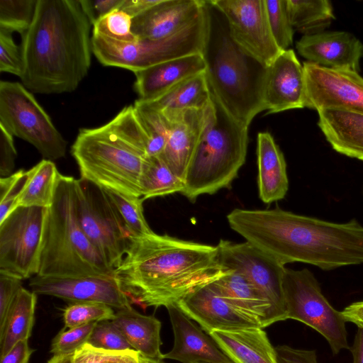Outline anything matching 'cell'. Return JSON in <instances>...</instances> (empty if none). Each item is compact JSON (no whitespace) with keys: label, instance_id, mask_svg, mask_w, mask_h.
Returning a JSON list of instances; mask_svg holds the SVG:
<instances>
[{"label":"cell","instance_id":"cell-1","mask_svg":"<svg viewBox=\"0 0 363 363\" xmlns=\"http://www.w3.org/2000/svg\"><path fill=\"white\" fill-rule=\"evenodd\" d=\"M129 240L114 275L130 303L143 307L177 304L230 271L220 263L217 246L154 232Z\"/></svg>","mask_w":363,"mask_h":363},{"label":"cell","instance_id":"cell-2","mask_svg":"<svg viewBox=\"0 0 363 363\" xmlns=\"http://www.w3.org/2000/svg\"><path fill=\"white\" fill-rule=\"evenodd\" d=\"M232 230L283 264L303 262L323 270L363 264V225L337 223L279 208H235L227 216Z\"/></svg>","mask_w":363,"mask_h":363},{"label":"cell","instance_id":"cell-3","mask_svg":"<svg viewBox=\"0 0 363 363\" xmlns=\"http://www.w3.org/2000/svg\"><path fill=\"white\" fill-rule=\"evenodd\" d=\"M91 26L79 0H38L21 35L23 85L35 94L74 91L91 64Z\"/></svg>","mask_w":363,"mask_h":363},{"label":"cell","instance_id":"cell-4","mask_svg":"<svg viewBox=\"0 0 363 363\" xmlns=\"http://www.w3.org/2000/svg\"><path fill=\"white\" fill-rule=\"evenodd\" d=\"M71 153L80 179L106 190L142 197L147 138L133 105L100 127L80 129Z\"/></svg>","mask_w":363,"mask_h":363},{"label":"cell","instance_id":"cell-5","mask_svg":"<svg viewBox=\"0 0 363 363\" xmlns=\"http://www.w3.org/2000/svg\"><path fill=\"white\" fill-rule=\"evenodd\" d=\"M207 29L201 51L211 94L236 121L249 127L265 110L263 93L267 66L232 39L225 16L206 1Z\"/></svg>","mask_w":363,"mask_h":363},{"label":"cell","instance_id":"cell-6","mask_svg":"<svg viewBox=\"0 0 363 363\" xmlns=\"http://www.w3.org/2000/svg\"><path fill=\"white\" fill-rule=\"evenodd\" d=\"M77 179L61 174L48 208L38 276H111V268L82 230L77 218Z\"/></svg>","mask_w":363,"mask_h":363},{"label":"cell","instance_id":"cell-7","mask_svg":"<svg viewBox=\"0 0 363 363\" xmlns=\"http://www.w3.org/2000/svg\"><path fill=\"white\" fill-rule=\"evenodd\" d=\"M211 99L210 115L184 179L182 194L191 201L228 187L246 159L248 127L230 116L212 94Z\"/></svg>","mask_w":363,"mask_h":363},{"label":"cell","instance_id":"cell-8","mask_svg":"<svg viewBox=\"0 0 363 363\" xmlns=\"http://www.w3.org/2000/svg\"><path fill=\"white\" fill-rule=\"evenodd\" d=\"M207 29L204 11L193 24L169 38L133 42L116 40L92 33L93 54L104 66L135 72L182 57L201 53Z\"/></svg>","mask_w":363,"mask_h":363},{"label":"cell","instance_id":"cell-9","mask_svg":"<svg viewBox=\"0 0 363 363\" xmlns=\"http://www.w3.org/2000/svg\"><path fill=\"white\" fill-rule=\"evenodd\" d=\"M0 125L34 146L46 160H58L66 154L67 141L32 92L20 82H0Z\"/></svg>","mask_w":363,"mask_h":363},{"label":"cell","instance_id":"cell-10","mask_svg":"<svg viewBox=\"0 0 363 363\" xmlns=\"http://www.w3.org/2000/svg\"><path fill=\"white\" fill-rule=\"evenodd\" d=\"M282 287L286 319L298 320L318 332L333 354L350 349L346 321L341 311L334 308L323 294L311 271L286 268Z\"/></svg>","mask_w":363,"mask_h":363},{"label":"cell","instance_id":"cell-11","mask_svg":"<svg viewBox=\"0 0 363 363\" xmlns=\"http://www.w3.org/2000/svg\"><path fill=\"white\" fill-rule=\"evenodd\" d=\"M76 192L79 223L107 264L115 270L130 242L125 225L104 189L79 179Z\"/></svg>","mask_w":363,"mask_h":363},{"label":"cell","instance_id":"cell-12","mask_svg":"<svg viewBox=\"0 0 363 363\" xmlns=\"http://www.w3.org/2000/svg\"><path fill=\"white\" fill-rule=\"evenodd\" d=\"M47 213L18 206L0 223V271L22 280L38 274Z\"/></svg>","mask_w":363,"mask_h":363},{"label":"cell","instance_id":"cell-13","mask_svg":"<svg viewBox=\"0 0 363 363\" xmlns=\"http://www.w3.org/2000/svg\"><path fill=\"white\" fill-rule=\"evenodd\" d=\"M225 16L233 41L266 66L282 52L269 26L264 0H211Z\"/></svg>","mask_w":363,"mask_h":363},{"label":"cell","instance_id":"cell-14","mask_svg":"<svg viewBox=\"0 0 363 363\" xmlns=\"http://www.w3.org/2000/svg\"><path fill=\"white\" fill-rule=\"evenodd\" d=\"M217 247L221 265L245 275L269 299L281 320H286L282 287L285 265L247 241L220 240Z\"/></svg>","mask_w":363,"mask_h":363},{"label":"cell","instance_id":"cell-15","mask_svg":"<svg viewBox=\"0 0 363 363\" xmlns=\"http://www.w3.org/2000/svg\"><path fill=\"white\" fill-rule=\"evenodd\" d=\"M305 108H341L363 113V77L358 72L332 69L309 62L303 64Z\"/></svg>","mask_w":363,"mask_h":363},{"label":"cell","instance_id":"cell-16","mask_svg":"<svg viewBox=\"0 0 363 363\" xmlns=\"http://www.w3.org/2000/svg\"><path fill=\"white\" fill-rule=\"evenodd\" d=\"M36 294L77 303H99L116 310L131 306L115 275L55 277L33 276L29 281Z\"/></svg>","mask_w":363,"mask_h":363},{"label":"cell","instance_id":"cell-17","mask_svg":"<svg viewBox=\"0 0 363 363\" xmlns=\"http://www.w3.org/2000/svg\"><path fill=\"white\" fill-rule=\"evenodd\" d=\"M176 305L207 333L263 328L257 317L228 302L216 292L211 283L194 290Z\"/></svg>","mask_w":363,"mask_h":363},{"label":"cell","instance_id":"cell-18","mask_svg":"<svg viewBox=\"0 0 363 363\" xmlns=\"http://www.w3.org/2000/svg\"><path fill=\"white\" fill-rule=\"evenodd\" d=\"M263 99L267 113L305 108L303 67L292 49L282 51L267 66Z\"/></svg>","mask_w":363,"mask_h":363},{"label":"cell","instance_id":"cell-19","mask_svg":"<svg viewBox=\"0 0 363 363\" xmlns=\"http://www.w3.org/2000/svg\"><path fill=\"white\" fill-rule=\"evenodd\" d=\"M206 1L160 0L133 18L132 30L140 40H157L175 35L197 21Z\"/></svg>","mask_w":363,"mask_h":363},{"label":"cell","instance_id":"cell-20","mask_svg":"<svg viewBox=\"0 0 363 363\" xmlns=\"http://www.w3.org/2000/svg\"><path fill=\"white\" fill-rule=\"evenodd\" d=\"M307 62L332 68L359 71L363 44L347 31H323L303 35L296 45Z\"/></svg>","mask_w":363,"mask_h":363},{"label":"cell","instance_id":"cell-21","mask_svg":"<svg viewBox=\"0 0 363 363\" xmlns=\"http://www.w3.org/2000/svg\"><path fill=\"white\" fill-rule=\"evenodd\" d=\"M172 326V349L162 354V359L182 363H235L218 347L213 338L192 323L176 304L167 307Z\"/></svg>","mask_w":363,"mask_h":363},{"label":"cell","instance_id":"cell-22","mask_svg":"<svg viewBox=\"0 0 363 363\" xmlns=\"http://www.w3.org/2000/svg\"><path fill=\"white\" fill-rule=\"evenodd\" d=\"M211 108L212 99L205 108L183 111L169 121V137L161 156L172 172L183 181Z\"/></svg>","mask_w":363,"mask_h":363},{"label":"cell","instance_id":"cell-23","mask_svg":"<svg viewBox=\"0 0 363 363\" xmlns=\"http://www.w3.org/2000/svg\"><path fill=\"white\" fill-rule=\"evenodd\" d=\"M201 53L165 61L135 72V90L140 100L149 101L192 76L205 72Z\"/></svg>","mask_w":363,"mask_h":363},{"label":"cell","instance_id":"cell-24","mask_svg":"<svg viewBox=\"0 0 363 363\" xmlns=\"http://www.w3.org/2000/svg\"><path fill=\"white\" fill-rule=\"evenodd\" d=\"M317 112L318 127L333 149L363 161V113L341 108Z\"/></svg>","mask_w":363,"mask_h":363},{"label":"cell","instance_id":"cell-25","mask_svg":"<svg viewBox=\"0 0 363 363\" xmlns=\"http://www.w3.org/2000/svg\"><path fill=\"white\" fill-rule=\"evenodd\" d=\"M257 158L259 196L265 203L284 199L289 189L284 155L267 132L257 135Z\"/></svg>","mask_w":363,"mask_h":363},{"label":"cell","instance_id":"cell-26","mask_svg":"<svg viewBox=\"0 0 363 363\" xmlns=\"http://www.w3.org/2000/svg\"><path fill=\"white\" fill-rule=\"evenodd\" d=\"M211 284L228 302L257 317L263 328L281 320L269 299L242 274L230 270Z\"/></svg>","mask_w":363,"mask_h":363},{"label":"cell","instance_id":"cell-27","mask_svg":"<svg viewBox=\"0 0 363 363\" xmlns=\"http://www.w3.org/2000/svg\"><path fill=\"white\" fill-rule=\"evenodd\" d=\"M261 328L208 333L235 363H278L275 348Z\"/></svg>","mask_w":363,"mask_h":363},{"label":"cell","instance_id":"cell-28","mask_svg":"<svg viewBox=\"0 0 363 363\" xmlns=\"http://www.w3.org/2000/svg\"><path fill=\"white\" fill-rule=\"evenodd\" d=\"M138 100L169 121L183 111L205 108L211 102V94L203 72L183 80L154 99Z\"/></svg>","mask_w":363,"mask_h":363},{"label":"cell","instance_id":"cell-29","mask_svg":"<svg viewBox=\"0 0 363 363\" xmlns=\"http://www.w3.org/2000/svg\"><path fill=\"white\" fill-rule=\"evenodd\" d=\"M112 321L131 347L140 355L162 359L163 354L160 350L162 324L157 318L153 315H143L130 306L117 310Z\"/></svg>","mask_w":363,"mask_h":363},{"label":"cell","instance_id":"cell-30","mask_svg":"<svg viewBox=\"0 0 363 363\" xmlns=\"http://www.w3.org/2000/svg\"><path fill=\"white\" fill-rule=\"evenodd\" d=\"M37 294L22 287L16 295L6 322L0 328V358L18 342L28 340L34 325Z\"/></svg>","mask_w":363,"mask_h":363},{"label":"cell","instance_id":"cell-31","mask_svg":"<svg viewBox=\"0 0 363 363\" xmlns=\"http://www.w3.org/2000/svg\"><path fill=\"white\" fill-rule=\"evenodd\" d=\"M60 174L55 164L46 159L30 169L17 207L50 208L53 203Z\"/></svg>","mask_w":363,"mask_h":363},{"label":"cell","instance_id":"cell-32","mask_svg":"<svg viewBox=\"0 0 363 363\" xmlns=\"http://www.w3.org/2000/svg\"><path fill=\"white\" fill-rule=\"evenodd\" d=\"M287 6L294 29L303 35L325 31L335 19L328 0H287Z\"/></svg>","mask_w":363,"mask_h":363},{"label":"cell","instance_id":"cell-33","mask_svg":"<svg viewBox=\"0 0 363 363\" xmlns=\"http://www.w3.org/2000/svg\"><path fill=\"white\" fill-rule=\"evenodd\" d=\"M140 185L143 200L182 193L184 187V181L172 172L161 155L147 157Z\"/></svg>","mask_w":363,"mask_h":363},{"label":"cell","instance_id":"cell-34","mask_svg":"<svg viewBox=\"0 0 363 363\" xmlns=\"http://www.w3.org/2000/svg\"><path fill=\"white\" fill-rule=\"evenodd\" d=\"M133 106L147 138V156L162 155L169 137L170 122L160 113L146 106L138 99Z\"/></svg>","mask_w":363,"mask_h":363},{"label":"cell","instance_id":"cell-35","mask_svg":"<svg viewBox=\"0 0 363 363\" xmlns=\"http://www.w3.org/2000/svg\"><path fill=\"white\" fill-rule=\"evenodd\" d=\"M104 190L120 213L130 237L143 236L153 233L144 216V200L142 197Z\"/></svg>","mask_w":363,"mask_h":363},{"label":"cell","instance_id":"cell-36","mask_svg":"<svg viewBox=\"0 0 363 363\" xmlns=\"http://www.w3.org/2000/svg\"><path fill=\"white\" fill-rule=\"evenodd\" d=\"M38 0H0V30L21 35L30 26Z\"/></svg>","mask_w":363,"mask_h":363},{"label":"cell","instance_id":"cell-37","mask_svg":"<svg viewBox=\"0 0 363 363\" xmlns=\"http://www.w3.org/2000/svg\"><path fill=\"white\" fill-rule=\"evenodd\" d=\"M266 12L272 35L282 50L293 43L294 29L291 25L287 0H264Z\"/></svg>","mask_w":363,"mask_h":363},{"label":"cell","instance_id":"cell-38","mask_svg":"<svg viewBox=\"0 0 363 363\" xmlns=\"http://www.w3.org/2000/svg\"><path fill=\"white\" fill-rule=\"evenodd\" d=\"M113 308L99 303H71L63 312L65 328H72L93 322L112 320Z\"/></svg>","mask_w":363,"mask_h":363},{"label":"cell","instance_id":"cell-39","mask_svg":"<svg viewBox=\"0 0 363 363\" xmlns=\"http://www.w3.org/2000/svg\"><path fill=\"white\" fill-rule=\"evenodd\" d=\"M133 18L121 9L108 13L93 26V33L120 41L133 42L138 38L132 30Z\"/></svg>","mask_w":363,"mask_h":363},{"label":"cell","instance_id":"cell-40","mask_svg":"<svg viewBox=\"0 0 363 363\" xmlns=\"http://www.w3.org/2000/svg\"><path fill=\"white\" fill-rule=\"evenodd\" d=\"M140 354L133 349L107 350L86 343L73 354L74 363H139Z\"/></svg>","mask_w":363,"mask_h":363},{"label":"cell","instance_id":"cell-41","mask_svg":"<svg viewBox=\"0 0 363 363\" xmlns=\"http://www.w3.org/2000/svg\"><path fill=\"white\" fill-rule=\"evenodd\" d=\"M97 322H93L65 330V328L52 339L50 352L53 355H70L87 343Z\"/></svg>","mask_w":363,"mask_h":363},{"label":"cell","instance_id":"cell-42","mask_svg":"<svg viewBox=\"0 0 363 363\" xmlns=\"http://www.w3.org/2000/svg\"><path fill=\"white\" fill-rule=\"evenodd\" d=\"M28 178V170L24 169L0 178V223L17 207Z\"/></svg>","mask_w":363,"mask_h":363},{"label":"cell","instance_id":"cell-43","mask_svg":"<svg viewBox=\"0 0 363 363\" xmlns=\"http://www.w3.org/2000/svg\"><path fill=\"white\" fill-rule=\"evenodd\" d=\"M87 343L107 350H127L133 349L122 332L112 320L97 322Z\"/></svg>","mask_w":363,"mask_h":363},{"label":"cell","instance_id":"cell-44","mask_svg":"<svg viewBox=\"0 0 363 363\" xmlns=\"http://www.w3.org/2000/svg\"><path fill=\"white\" fill-rule=\"evenodd\" d=\"M0 71L21 77L23 72V58L21 46H18L12 34L0 30Z\"/></svg>","mask_w":363,"mask_h":363},{"label":"cell","instance_id":"cell-45","mask_svg":"<svg viewBox=\"0 0 363 363\" xmlns=\"http://www.w3.org/2000/svg\"><path fill=\"white\" fill-rule=\"evenodd\" d=\"M22 287V279L0 271V328L4 326L11 305Z\"/></svg>","mask_w":363,"mask_h":363},{"label":"cell","instance_id":"cell-46","mask_svg":"<svg viewBox=\"0 0 363 363\" xmlns=\"http://www.w3.org/2000/svg\"><path fill=\"white\" fill-rule=\"evenodd\" d=\"M17 155L13 136L0 125V175L6 177L12 174Z\"/></svg>","mask_w":363,"mask_h":363},{"label":"cell","instance_id":"cell-47","mask_svg":"<svg viewBox=\"0 0 363 363\" xmlns=\"http://www.w3.org/2000/svg\"><path fill=\"white\" fill-rule=\"evenodd\" d=\"M124 0H79L82 8L93 26L100 19L116 9Z\"/></svg>","mask_w":363,"mask_h":363},{"label":"cell","instance_id":"cell-48","mask_svg":"<svg viewBox=\"0 0 363 363\" xmlns=\"http://www.w3.org/2000/svg\"><path fill=\"white\" fill-rule=\"evenodd\" d=\"M278 363H318L314 350L292 348L287 345L275 347Z\"/></svg>","mask_w":363,"mask_h":363},{"label":"cell","instance_id":"cell-49","mask_svg":"<svg viewBox=\"0 0 363 363\" xmlns=\"http://www.w3.org/2000/svg\"><path fill=\"white\" fill-rule=\"evenodd\" d=\"M33 352L29 346L28 340H21L0 358V363H28Z\"/></svg>","mask_w":363,"mask_h":363},{"label":"cell","instance_id":"cell-50","mask_svg":"<svg viewBox=\"0 0 363 363\" xmlns=\"http://www.w3.org/2000/svg\"><path fill=\"white\" fill-rule=\"evenodd\" d=\"M160 0H124L120 9L128 13L133 18L143 13Z\"/></svg>","mask_w":363,"mask_h":363},{"label":"cell","instance_id":"cell-51","mask_svg":"<svg viewBox=\"0 0 363 363\" xmlns=\"http://www.w3.org/2000/svg\"><path fill=\"white\" fill-rule=\"evenodd\" d=\"M341 314L346 322H351L363 329V301L347 306L341 311Z\"/></svg>","mask_w":363,"mask_h":363},{"label":"cell","instance_id":"cell-52","mask_svg":"<svg viewBox=\"0 0 363 363\" xmlns=\"http://www.w3.org/2000/svg\"><path fill=\"white\" fill-rule=\"evenodd\" d=\"M352 363H363V329L358 328L353 345L350 349Z\"/></svg>","mask_w":363,"mask_h":363},{"label":"cell","instance_id":"cell-53","mask_svg":"<svg viewBox=\"0 0 363 363\" xmlns=\"http://www.w3.org/2000/svg\"><path fill=\"white\" fill-rule=\"evenodd\" d=\"M47 363H74L73 354L70 355H53Z\"/></svg>","mask_w":363,"mask_h":363},{"label":"cell","instance_id":"cell-54","mask_svg":"<svg viewBox=\"0 0 363 363\" xmlns=\"http://www.w3.org/2000/svg\"><path fill=\"white\" fill-rule=\"evenodd\" d=\"M139 363H164L162 359H157L139 355Z\"/></svg>","mask_w":363,"mask_h":363},{"label":"cell","instance_id":"cell-55","mask_svg":"<svg viewBox=\"0 0 363 363\" xmlns=\"http://www.w3.org/2000/svg\"></svg>","mask_w":363,"mask_h":363}]
</instances>
